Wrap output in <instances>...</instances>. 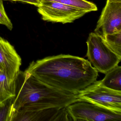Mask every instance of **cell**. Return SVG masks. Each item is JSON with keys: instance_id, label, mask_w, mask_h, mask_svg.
Returning <instances> with one entry per match:
<instances>
[{"instance_id": "cell-5", "label": "cell", "mask_w": 121, "mask_h": 121, "mask_svg": "<svg viewBox=\"0 0 121 121\" xmlns=\"http://www.w3.org/2000/svg\"><path fill=\"white\" fill-rule=\"evenodd\" d=\"M73 121H121V111L109 109L85 102H77L66 107Z\"/></svg>"}, {"instance_id": "cell-11", "label": "cell", "mask_w": 121, "mask_h": 121, "mask_svg": "<svg viewBox=\"0 0 121 121\" xmlns=\"http://www.w3.org/2000/svg\"><path fill=\"white\" fill-rule=\"evenodd\" d=\"M121 67L117 65L105 74L101 82L103 86L116 91H121Z\"/></svg>"}, {"instance_id": "cell-14", "label": "cell", "mask_w": 121, "mask_h": 121, "mask_svg": "<svg viewBox=\"0 0 121 121\" xmlns=\"http://www.w3.org/2000/svg\"><path fill=\"white\" fill-rule=\"evenodd\" d=\"M13 100L12 98L0 105V121H11Z\"/></svg>"}, {"instance_id": "cell-9", "label": "cell", "mask_w": 121, "mask_h": 121, "mask_svg": "<svg viewBox=\"0 0 121 121\" xmlns=\"http://www.w3.org/2000/svg\"><path fill=\"white\" fill-rule=\"evenodd\" d=\"M22 59L14 47L0 36V69L8 78L14 81L20 71Z\"/></svg>"}, {"instance_id": "cell-10", "label": "cell", "mask_w": 121, "mask_h": 121, "mask_svg": "<svg viewBox=\"0 0 121 121\" xmlns=\"http://www.w3.org/2000/svg\"><path fill=\"white\" fill-rule=\"evenodd\" d=\"M15 96V80L9 79L2 70L0 71V105Z\"/></svg>"}, {"instance_id": "cell-18", "label": "cell", "mask_w": 121, "mask_h": 121, "mask_svg": "<svg viewBox=\"0 0 121 121\" xmlns=\"http://www.w3.org/2000/svg\"><path fill=\"white\" fill-rule=\"evenodd\" d=\"M1 70H0V71Z\"/></svg>"}, {"instance_id": "cell-12", "label": "cell", "mask_w": 121, "mask_h": 121, "mask_svg": "<svg viewBox=\"0 0 121 121\" xmlns=\"http://www.w3.org/2000/svg\"><path fill=\"white\" fill-rule=\"evenodd\" d=\"M41 3L55 2L85 11L87 13L97 11V8L95 4L86 0H39Z\"/></svg>"}, {"instance_id": "cell-6", "label": "cell", "mask_w": 121, "mask_h": 121, "mask_svg": "<svg viewBox=\"0 0 121 121\" xmlns=\"http://www.w3.org/2000/svg\"><path fill=\"white\" fill-rule=\"evenodd\" d=\"M37 10L44 21L63 24L72 23L87 13L76 8L55 2L41 3Z\"/></svg>"}, {"instance_id": "cell-4", "label": "cell", "mask_w": 121, "mask_h": 121, "mask_svg": "<svg viewBox=\"0 0 121 121\" xmlns=\"http://www.w3.org/2000/svg\"><path fill=\"white\" fill-rule=\"evenodd\" d=\"M76 96L78 102H87L112 110L121 111V91L103 86L101 81L96 80Z\"/></svg>"}, {"instance_id": "cell-3", "label": "cell", "mask_w": 121, "mask_h": 121, "mask_svg": "<svg viewBox=\"0 0 121 121\" xmlns=\"http://www.w3.org/2000/svg\"><path fill=\"white\" fill-rule=\"evenodd\" d=\"M86 43V56L98 72L105 74L118 65L121 61V57L112 51L105 43L102 37L95 32L89 34Z\"/></svg>"}, {"instance_id": "cell-17", "label": "cell", "mask_w": 121, "mask_h": 121, "mask_svg": "<svg viewBox=\"0 0 121 121\" xmlns=\"http://www.w3.org/2000/svg\"><path fill=\"white\" fill-rule=\"evenodd\" d=\"M110 3H121V0H107Z\"/></svg>"}, {"instance_id": "cell-13", "label": "cell", "mask_w": 121, "mask_h": 121, "mask_svg": "<svg viewBox=\"0 0 121 121\" xmlns=\"http://www.w3.org/2000/svg\"><path fill=\"white\" fill-rule=\"evenodd\" d=\"M100 37L107 46L114 53L121 57V31Z\"/></svg>"}, {"instance_id": "cell-1", "label": "cell", "mask_w": 121, "mask_h": 121, "mask_svg": "<svg viewBox=\"0 0 121 121\" xmlns=\"http://www.w3.org/2000/svg\"><path fill=\"white\" fill-rule=\"evenodd\" d=\"M25 71L47 85L75 94L92 84L98 76L88 60L68 54L32 61Z\"/></svg>"}, {"instance_id": "cell-16", "label": "cell", "mask_w": 121, "mask_h": 121, "mask_svg": "<svg viewBox=\"0 0 121 121\" xmlns=\"http://www.w3.org/2000/svg\"><path fill=\"white\" fill-rule=\"evenodd\" d=\"M14 1H20L24 2L28 4L34 5L36 7H38L41 4L39 0H12Z\"/></svg>"}, {"instance_id": "cell-7", "label": "cell", "mask_w": 121, "mask_h": 121, "mask_svg": "<svg viewBox=\"0 0 121 121\" xmlns=\"http://www.w3.org/2000/svg\"><path fill=\"white\" fill-rule=\"evenodd\" d=\"M66 108L41 109L24 106L15 112L12 121H70Z\"/></svg>"}, {"instance_id": "cell-2", "label": "cell", "mask_w": 121, "mask_h": 121, "mask_svg": "<svg viewBox=\"0 0 121 121\" xmlns=\"http://www.w3.org/2000/svg\"><path fill=\"white\" fill-rule=\"evenodd\" d=\"M15 83V96L14 97L12 119L15 112L23 106H34L44 109H61L78 102L76 94L52 87L25 71H19Z\"/></svg>"}, {"instance_id": "cell-15", "label": "cell", "mask_w": 121, "mask_h": 121, "mask_svg": "<svg viewBox=\"0 0 121 121\" xmlns=\"http://www.w3.org/2000/svg\"><path fill=\"white\" fill-rule=\"evenodd\" d=\"M0 24L6 26L10 30L13 29V25L5 10L3 0H0Z\"/></svg>"}, {"instance_id": "cell-8", "label": "cell", "mask_w": 121, "mask_h": 121, "mask_svg": "<svg viewBox=\"0 0 121 121\" xmlns=\"http://www.w3.org/2000/svg\"><path fill=\"white\" fill-rule=\"evenodd\" d=\"M121 31V3L107 1L97 24L95 33L100 36Z\"/></svg>"}]
</instances>
